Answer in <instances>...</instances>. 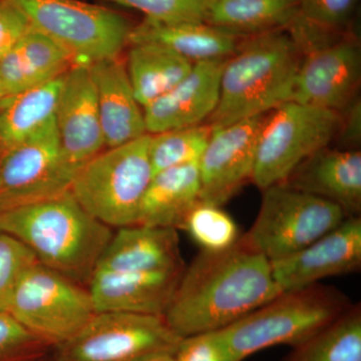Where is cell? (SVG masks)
<instances>
[{
  "mask_svg": "<svg viewBox=\"0 0 361 361\" xmlns=\"http://www.w3.org/2000/svg\"><path fill=\"white\" fill-rule=\"evenodd\" d=\"M132 361H178L176 357V351H154L147 355L140 356Z\"/></svg>",
  "mask_w": 361,
  "mask_h": 361,
  "instance_id": "cell-37",
  "label": "cell"
},
{
  "mask_svg": "<svg viewBox=\"0 0 361 361\" xmlns=\"http://www.w3.org/2000/svg\"><path fill=\"white\" fill-rule=\"evenodd\" d=\"M4 97L2 94L1 90H0V106H1L2 102H4Z\"/></svg>",
  "mask_w": 361,
  "mask_h": 361,
  "instance_id": "cell-38",
  "label": "cell"
},
{
  "mask_svg": "<svg viewBox=\"0 0 361 361\" xmlns=\"http://www.w3.org/2000/svg\"><path fill=\"white\" fill-rule=\"evenodd\" d=\"M106 148H115L148 134L144 111L135 99L127 66L120 56L89 65Z\"/></svg>",
  "mask_w": 361,
  "mask_h": 361,
  "instance_id": "cell-18",
  "label": "cell"
},
{
  "mask_svg": "<svg viewBox=\"0 0 361 361\" xmlns=\"http://www.w3.org/2000/svg\"><path fill=\"white\" fill-rule=\"evenodd\" d=\"M30 25L70 52L75 63L118 56L134 25L123 14L80 0H11Z\"/></svg>",
  "mask_w": 361,
  "mask_h": 361,
  "instance_id": "cell-7",
  "label": "cell"
},
{
  "mask_svg": "<svg viewBox=\"0 0 361 361\" xmlns=\"http://www.w3.org/2000/svg\"><path fill=\"white\" fill-rule=\"evenodd\" d=\"M151 135L106 148L78 172L70 192L82 208L113 228L135 225L152 178Z\"/></svg>",
  "mask_w": 361,
  "mask_h": 361,
  "instance_id": "cell-5",
  "label": "cell"
},
{
  "mask_svg": "<svg viewBox=\"0 0 361 361\" xmlns=\"http://www.w3.org/2000/svg\"><path fill=\"white\" fill-rule=\"evenodd\" d=\"M51 349L8 312L0 310V361H39Z\"/></svg>",
  "mask_w": 361,
  "mask_h": 361,
  "instance_id": "cell-32",
  "label": "cell"
},
{
  "mask_svg": "<svg viewBox=\"0 0 361 361\" xmlns=\"http://www.w3.org/2000/svg\"><path fill=\"white\" fill-rule=\"evenodd\" d=\"M280 290L318 283L323 278L350 274L361 267V218L346 217L331 231L287 257L272 261Z\"/></svg>",
  "mask_w": 361,
  "mask_h": 361,
  "instance_id": "cell-15",
  "label": "cell"
},
{
  "mask_svg": "<svg viewBox=\"0 0 361 361\" xmlns=\"http://www.w3.org/2000/svg\"><path fill=\"white\" fill-rule=\"evenodd\" d=\"M265 116L212 128V135L199 161L201 201L223 206L252 183L259 133Z\"/></svg>",
  "mask_w": 361,
  "mask_h": 361,
  "instance_id": "cell-13",
  "label": "cell"
},
{
  "mask_svg": "<svg viewBox=\"0 0 361 361\" xmlns=\"http://www.w3.org/2000/svg\"><path fill=\"white\" fill-rule=\"evenodd\" d=\"M180 341L163 315L104 311L54 348L52 360L132 361L154 351H176Z\"/></svg>",
  "mask_w": 361,
  "mask_h": 361,
  "instance_id": "cell-10",
  "label": "cell"
},
{
  "mask_svg": "<svg viewBox=\"0 0 361 361\" xmlns=\"http://www.w3.org/2000/svg\"><path fill=\"white\" fill-rule=\"evenodd\" d=\"M0 231L18 239L39 264L77 283H89L113 236L70 191L0 211Z\"/></svg>",
  "mask_w": 361,
  "mask_h": 361,
  "instance_id": "cell-2",
  "label": "cell"
},
{
  "mask_svg": "<svg viewBox=\"0 0 361 361\" xmlns=\"http://www.w3.org/2000/svg\"><path fill=\"white\" fill-rule=\"evenodd\" d=\"M244 39L206 21L161 23L144 18L133 28L129 44L155 42L195 63L228 59Z\"/></svg>",
  "mask_w": 361,
  "mask_h": 361,
  "instance_id": "cell-22",
  "label": "cell"
},
{
  "mask_svg": "<svg viewBox=\"0 0 361 361\" xmlns=\"http://www.w3.org/2000/svg\"><path fill=\"white\" fill-rule=\"evenodd\" d=\"M54 123L63 161L75 178L106 149L89 65L73 63L63 75Z\"/></svg>",
  "mask_w": 361,
  "mask_h": 361,
  "instance_id": "cell-14",
  "label": "cell"
},
{
  "mask_svg": "<svg viewBox=\"0 0 361 361\" xmlns=\"http://www.w3.org/2000/svg\"><path fill=\"white\" fill-rule=\"evenodd\" d=\"M346 217L336 204L282 183L262 190L257 218L243 235L272 262L310 246Z\"/></svg>",
  "mask_w": 361,
  "mask_h": 361,
  "instance_id": "cell-9",
  "label": "cell"
},
{
  "mask_svg": "<svg viewBox=\"0 0 361 361\" xmlns=\"http://www.w3.org/2000/svg\"><path fill=\"white\" fill-rule=\"evenodd\" d=\"M135 9L145 20L161 23L206 21L211 0H104Z\"/></svg>",
  "mask_w": 361,
  "mask_h": 361,
  "instance_id": "cell-31",
  "label": "cell"
},
{
  "mask_svg": "<svg viewBox=\"0 0 361 361\" xmlns=\"http://www.w3.org/2000/svg\"><path fill=\"white\" fill-rule=\"evenodd\" d=\"M184 269L141 273L97 270L90 277L87 290L96 313L164 315Z\"/></svg>",
  "mask_w": 361,
  "mask_h": 361,
  "instance_id": "cell-17",
  "label": "cell"
},
{
  "mask_svg": "<svg viewBox=\"0 0 361 361\" xmlns=\"http://www.w3.org/2000/svg\"><path fill=\"white\" fill-rule=\"evenodd\" d=\"M127 66L137 103L148 106L183 80L194 63L155 42L130 44Z\"/></svg>",
  "mask_w": 361,
  "mask_h": 361,
  "instance_id": "cell-25",
  "label": "cell"
},
{
  "mask_svg": "<svg viewBox=\"0 0 361 361\" xmlns=\"http://www.w3.org/2000/svg\"><path fill=\"white\" fill-rule=\"evenodd\" d=\"M284 184L336 204L348 217L360 216V151L322 149L302 161Z\"/></svg>",
  "mask_w": 361,
  "mask_h": 361,
  "instance_id": "cell-19",
  "label": "cell"
},
{
  "mask_svg": "<svg viewBox=\"0 0 361 361\" xmlns=\"http://www.w3.org/2000/svg\"><path fill=\"white\" fill-rule=\"evenodd\" d=\"M176 357L178 361H234L217 331L182 338Z\"/></svg>",
  "mask_w": 361,
  "mask_h": 361,
  "instance_id": "cell-34",
  "label": "cell"
},
{
  "mask_svg": "<svg viewBox=\"0 0 361 361\" xmlns=\"http://www.w3.org/2000/svg\"><path fill=\"white\" fill-rule=\"evenodd\" d=\"M212 135V127L204 123L151 135L149 157L153 174L199 164Z\"/></svg>",
  "mask_w": 361,
  "mask_h": 361,
  "instance_id": "cell-29",
  "label": "cell"
},
{
  "mask_svg": "<svg viewBox=\"0 0 361 361\" xmlns=\"http://www.w3.org/2000/svg\"><path fill=\"white\" fill-rule=\"evenodd\" d=\"M297 11L298 0H211L206 23L246 37L288 28Z\"/></svg>",
  "mask_w": 361,
  "mask_h": 361,
  "instance_id": "cell-26",
  "label": "cell"
},
{
  "mask_svg": "<svg viewBox=\"0 0 361 361\" xmlns=\"http://www.w3.org/2000/svg\"><path fill=\"white\" fill-rule=\"evenodd\" d=\"M345 294L320 283L283 291L218 334L234 361L272 348L303 343L351 307Z\"/></svg>",
  "mask_w": 361,
  "mask_h": 361,
  "instance_id": "cell-4",
  "label": "cell"
},
{
  "mask_svg": "<svg viewBox=\"0 0 361 361\" xmlns=\"http://www.w3.org/2000/svg\"><path fill=\"white\" fill-rule=\"evenodd\" d=\"M73 180L54 118L0 159V211L66 193Z\"/></svg>",
  "mask_w": 361,
  "mask_h": 361,
  "instance_id": "cell-11",
  "label": "cell"
},
{
  "mask_svg": "<svg viewBox=\"0 0 361 361\" xmlns=\"http://www.w3.org/2000/svg\"><path fill=\"white\" fill-rule=\"evenodd\" d=\"M361 75L357 39L350 33L302 49L291 101L341 111L356 99Z\"/></svg>",
  "mask_w": 361,
  "mask_h": 361,
  "instance_id": "cell-12",
  "label": "cell"
},
{
  "mask_svg": "<svg viewBox=\"0 0 361 361\" xmlns=\"http://www.w3.org/2000/svg\"><path fill=\"white\" fill-rule=\"evenodd\" d=\"M32 27L25 13L11 0H0V59Z\"/></svg>",
  "mask_w": 361,
  "mask_h": 361,
  "instance_id": "cell-35",
  "label": "cell"
},
{
  "mask_svg": "<svg viewBox=\"0 0 361 361\" xmlns=\"http://www.w3.org/2000/svg\"><path fill=\"white\" fill-rule=\"evenodd\" d=\"M281 292L269 259L241 235L226 250L201 251L195 257L163 316L185 338L225 329Z\"/></svg>",
  "mask_w": 361,
  "mask_h": 361,
  "instance_id": "cell-1",
  "label": "cell"
},
{
  "mask_svg": "<svg viewBox=\"0 0 361 361\" xmlns=\"http://www.w3.org/2000/svg\"><path fill=\"white\" fill-rule=\"evenodd\" d=\"M282 361H361V306L348 311L293 349Z\"/></svg>",
  "mask_w": 361,
  "mask_h": 361,
  "instance_id": "cell-27",
  "label": "cell"
},
{
  "mask_svg": "<svg viewBox=\"0 0 361 361\" xmlns=\"http://www.w3.org/2000/svg\"><path fill=\"white\" fill-rule=\"evenodd\" d=\"M344 116H341V128H339V139L343 142V149H357L360 142L361 110L360 102L356 97L348 108Z\"/></svg>",
  "mask_w": 361,
  "mask_h": 361,
  "instance_id": "cell-36",
  "label": "cell"
},
{
  "mask_svg": "<svg viewBox=\"0 0 361 361\" xmlns=\"http://www.w3.org/2000/svg\"><path fill=\"white\" fill-rule=\"evenodd\" d=\"M6 312L51 348L71 341L96 314L87 289L39 262L21 276Z\"/></svg>",
  "mask_w": 361,
  "mask_h": 361,
  "instance_id": "cell-8",
  "label": "cell"
},
{
  "mask_svg": "<svg viewBox=\"0 0 361 361\" xmlns=\"http://www.w3.org/2000/svg\"><path fill=\"white\" fill-rule=\"evenodd\" d=\"M341 122L337 111L293 101L266 114L252 183L261 191L284 183L302 161L329 146Z\"/></svg>",
  "mask_w": 361,
  "mask_h": 361,
  "instance_id": "cell-6",
  "label": "cell"
},
{
  "mask_svg": "<svg viewBox=\"0 0 361 361\" xmlns=\"http://www.w3.org/2000/svg\"><path fill=\"white\" fill-rule=\"evenodd\" d=\"M73 63L70 52L32 25L0 59V90L16 96L61 77Z\"/></svg>",
  "mask_w": 361,
  "mask_h": 361,
  "instance_id": "cell-21",
  "label": "cell"
},
{
  "mask_svg": "<svg viewBox=\"0 0 361 361\" xmlns=\"http://www.w3.org/2000/svg\"><path fill=\"white\" fill-rule=\"evenodd\" d=\"M301 58L288 28L246 37L226 61L219 102L207 123L225 127L290 102Z\"/></svg>",
  "mask_w": 361,
  "mask_h": 361,
  "instance_id": "cell-3",
  "label": "cell"
},
{
  "mask_svg": "<svg viewBox=\"0 0 361 361\" xmlns=\"http://www.w3.org/2000/svg\"><path fill=\"white\" fill-rule=\"evenodd\" d=\"M199 164L156 173L142 197L135 224L182 229L188 214L201 201Z\"/></svg>",
  "mask_w": 361,
  "mask_h": 361,
  "instance_id": "cell-23",
  "label": "cell"
},
{
  "mask_svg": "<svg viewBox=\"0 0 361 361\" xmlns=\"http://www.w3.org/2000/svg\"><path fill=\"white\" fill-rule=\"evenodd\" d=\"M39 361H44V360H39ZM52 361H54V360H52Z\"/></svg>",
  "mask_w": 361,
  "mask_h": 361,
  "instance_id": "cell-39",
  "label": "cell"
},
{
  "mask_svg": "<svg viewBox=\"0 0 361 361\" xmlns=\"http://www.w3.org/2000/svg\"><path fill=\"white\" fill-rule=\"evenodd\" d=\"M182 230L186 231L201 251L220 252L230 248L238 241V225L231 216L221 209L199 201L188 214Z\"/></svg>",
  "mask_w": 361,
  "mask_h": 361,
  "instance_id": "cell-30",
  "label": "cell"
},
{
  "mask_svg": "<svg viewBox=\"0 0 361 361\" xmlns=\"http://www.w3.org/2000/svg\"><path fill=\"white\" fill-rule=\"evenodd\" d=\"M63 77L4 97L0 106V159L54 120Z\"/></svg>",
  "mask_w": 361,
  "mask_h": 361,
  "instance_id": "cell-24",
  "label": "cell"
},
{
  "mask_svg": "<svg viewBox=\"0 0 361 361\" xmlns=\"http://www.w3.org/2000/svg\"><path fill=\"white\" fill-rule=\"evenodd\" d=\"M227 59L195 63L175 87L142 108L147 133L201 125L218 106L221 75Z\"/></svg>",
  "mask_w": 361,
  "mask_h": 361,
  "instance_id": "cell-16",
  "label": "cell"
},
{
  "mask_svg": "<svg viewBox=\"0 0 361 361\" xmlns=\"http://www.w3.org/2000/svg\"><path fill=\"white\" fill-rule=\"evenodd\" d=\"M360 0H298L289 32L301 49L349 33Z\"/></svg>",
  "mask_w": 361,
  "mask_h": 361,
  "instance_id": "cell-28",
  "label": "cell"
},
{
  "mask_svg": "<svg viewBox=\"0 0 361 361\" xmlns=\"http://www.w3.org/2000/svg\"><path fill=\"white\" fill-rule=\"evenodd\" d=\"M37 263L32 252L18 239L0 231V310L6 311L9 299L26 270Z\"/></svg>",
  "mask_w": 361,
  "mask_h": 361,
  "instance_id": "cell-33",
  "label": "cell"
},
{
  "mask_svg": "<svg viewBox=\"0 0 361 361\" xmlns=\"http://www.w3.org/2000/svg\"><path fill=\"white\" fill-rule=\"evenodd\" d=\"M177 232L171 228L139 224L118 228L94 271L141 273L183 269Z\"/></svg>",
  "mask_w": 361,
  "mask_h": 361,
  "instance_id": "cell-20",
  "label": "cell"
}]
</instances>
